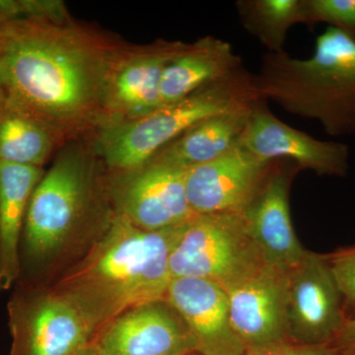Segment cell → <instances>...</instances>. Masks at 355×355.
Segmentation results:
<instances>
[{"instance_id":"obj_28","label":"cell","mask_w":355,"mask_h":355,"mask_svg":"<svg viewBox=\"0 0 355 355\" xmlns=\"http://www.w3.org/2000/svg\"><path fill=\"white\" fill-rule=\"evenodd\" d=\"M184 355H200V354H197V352H191V354H184Z\"/></svg>"},{"instance_id":"obj_15","label":"cell","mask_w":355,"mask_h":355,"mask_svg":"<svg viewBox=\"0 0 355 355\" xmlns=\"http://www.w3.org/2000/svg\"><path fill=\"white\" fill-rule=\"evenodd\" d=\"M231 320L247 349L287 340V272L265 263L224 289Z\"/></svg>"},{"instance_id":"obj_12","label":"cell","mask_w":355,"mask_h":355,"mask_svg":"<svg viewBox=\"0 0 355 355\" xmlns=\"http://www.w3.org/2000/svg\"><path fill=\"white\" fill-rule=\"evenodd\" d=\"M99 355H184L196 352L183 319L167 300L139 305L96 331Z\"/></svg>"},{"instance_id":"obj_10","label":"cell","mask_w":355,"mask_h":355,"mask_svg":"<svg viewBox=\"0 0 355 355\" xmlns=\"http://www.w3.org/2000/svg\"><path fill=\"white\" fill-rule=\"evenodd\" d=\"M188 46L181 42L162 41L137 50L119 49L107 78L102 125L135 120L163 106V71Z\"/></svg>"},{"instance_id":"obj_25","label":"cell","mask_w":355,"mask_h":355,"mask_svg":"<svg viewBox=\"0 0 355 355\" xmlns=\"http://www.w3.org/2000/svg\"><path fill=\"white\" fill-rule=\"evenodd\" d=\"M331 345L338 355H355V317L345 320Z\"/></svg>"},{"instance_id":"obj_19","label":"cell","mask_w":355,"mask_h":355,"mask_svg":"<svg viewBox=\"0 0 355 355\" xmlns=\"http://www.w3.org/2000/svg\"><path fill=\"white\" fill-rule=\"evenodd\" d=\"M259 102L200 121L153 159L188 170L220 157L239 144L252 110Z\"/></svg>"},{"instance_id":"obj_20","label":"cell","mask_w":355,"mask_h":355,"mask_svg":"<svg viewBox=\"0 0 355 355\" xmlns=\"http://www.w3.org/2000/svg\"><path fill=\"white\" fill-rule=\"evenodd\" d=\"M243 27L268 53H284L287 33L307 25L306 0H239L236 2Z\"/></svg>"},{"instance_id":"obj_17","label":"cell","mask_w":355,"mask_h":355,"mask_svg":"<svg viewBox=\"0 0 355 355\" xmlns=\"http://www.w3.org/2000/svg\"><path fill=\"white\" fill-rule=\"evenodd\" d=\"M242 58L228 42L207 36L189 44L188 48L168 64L160 83L163 105L180 101L211 83L241 71Z\"/></svg>"},{"instance_id":"obj_27","label":"cell","mask_w":355,"mask_h":355,"mask_svg":"<svg viewBox=\"0 0 355 355\" xmlns=\"http://www.w3.org/2000/svg\"><path fill=\"white\" fill-rule=\"evenodd\" d=\"M6 108V103H4L3 92H2L1 86H0V112L3 111Z\"/></svg>"},{"instance_id":"obj_23","label":"cell","mask_w":355,"mask_h":355,"mask_svg":"<svg viewBox=\"0 0 355 355\" xmlns=\"http://www.w3.org/2000/svg\"><path fill=\"white\" fill-rule=\"evenodd\" d=\"M328 260L343 299L355 305V248L331 254Z\"/></svg>"},{"instance_id":"obj_8","label":"cell","mask_w":355,"mask_h":355,"mask_svg":"<svg viewBox=\"0 0 355 355\" xmlns=\"http://www.w3.org/2000/svg\"><path fill=\"white\" fill-rule=\"evenodd\" d=\"M343 300L328 257L307 250L287 272V340L331 345L345 321Z\"/></svg>"},{"instance_id":"obj_11","label":"cell","mask_w":355,"mask_h":355,"mask_svg":"<svg viewBox=\"0 0 355 355\" xmlns=\"http://www.w3.org/2000/svg\"><path fill=\"white\" fill-rule=\"evenodd\" d=\"M300 168L279 159L256 195L242 210L248 232L268 265L284 272L291 270L307 250L299 242L291 216L289 193Z\"/></svg>"},{"instance_id":"obj_24","label":"cell","mask_w":355,"mask_h":355,"mask_svg":"<svg viewBox=\"0 0 355 355\" xmlns=\"http://www.w3.org/2000/svg\"><path fill=\"white\" fill-rule=\"evenodd\" d=\"M243 355H338L333 345H307L284 340L247 349Z\"/></svg>"},{"instance_id":"obj_6","label":"cell","mask_w":355,"mask_h":355,"mask_svg":"<svg viewBox=\"0 0 355 355\" xmlns=\"http://www.w3.org/2000/svg\"><path fill=\"white\" fill-rule=\"evenodd\" d=\"M265 263L242 212L193 216L180 228L169 259L172 279L209 280L223 289Z\"/></svg>"},{"instance_id":"obj_2","label":"cell","mask_w":355,"mask_h":355,"mask_svg":"<svg viewBox=\"0 0 355 355\" xmlns=\"http://www.w3.org/2000/svg\"><path fill=\"white\" fill-rule=\"evenodd\" d=\"M181 226L142 230L114 214L51 291L78 310L94 335L125 311L166 300L172 280L170 254Z\"/></svg>"},{"instance_id":"obj_18","label":"cell","mask_w":355,"mask_h":355,"mask_svg":"<svg viewBox=\"0 0 355 355\" xmlns=\"http://www.w3.org/2000/svg\"><path fill=\"white\" fill-rule=\"evenodd\" d=\"M44 172L41 167L0 161V292L19 277V245L30 198Z\"/></svg>"},{"instance_id":"obj_22","label":"cell","mask_w":355,"mask_h":355,"mask_svg":"<svg viewBox=\"0 0 355 355\" xmlns=\"http://www.w3.org/2000/svg\"><path fill=\"white\" fill-rule=\"evenodd\" d=\"M307 26L327 23L355 41V0H306Z\"/></svg>"},{"instance_id":"obj_26","label":"cell","mask_w":355,"mask_h":355,"mask_svg":"<svg viewBox=\"0 0 355 355\" xmlns=\"http://www.w3.org/2000/svg\"><path fill=\"white\" fill-rule=\"evenodd\" d=\"M76 355H99L98 352H96L94 347L92 345H89L88 347H86L85 349L79 352Z\"/></svg>"},{"instance_id":"obj_14","label":"cell","mask_w":355,"mask_h":355,"mask_svg":"<svg viewBox=\"0 0 355 355\" xmlns=\"http://www.w3.org/2000/svg\"><path fill=\"white\" fill-rule=\"evenodd\" d=\"M275 160L257 157L238 144L227 153L187 171V197L196 214L241 212Z\"/></svg>"},{"instance_id":"obj_9","label":"cell","mask_w":355,"mask_h":355,"mask_svg":"<svg viewBox=\"0 0 355 355\" xmlns=\"http://www.w3.org/2000/svg\"><path fill=\"white\" fill-rule=\"evenodd\" d=\"M13 355H76L94 331L69 300L57 292H33L11 304Z\"/></svg>"},{"instance_id":"obj_1","label":"cell","mask_w":355,"mask_h":355,"mask_svg":"<svg viewBox=\"0 0 355 355\" xmlns=\"http://www.w3.org/2000/svg\"><path fill=\"white\" fill-rule=\"evenodd\" d=\"M118 50L69 22L22 18L0 25L4 109L33 116L60 139L99 128Z\"/></svg>"},{"instance_id":"obj_4","label":"cell","mask_w":355,"mask_h":355,"mask_svg":"<svg viewBox=\"0 0 355 355\" xmlns=\"http://www.w3.org/2000/svg\"><path fill=\"white\" fill-rule=\"evenodd\" d=\"M259 97L319 121L331 137L355 135V41L328 27L310 58L266 53L254 74Z\"/></svg>"},{"instance_id":"obj_13","label":"cell","mask_w":355,"mask_h":355,"mask_svg":"<svg viewBox=\"0 0 355 355\" xmlns=\"http://www.w3.org/2000/svg\"><path fill=\"white\" fill-rule=\"evenodd\" d=\"M239 144L263 160L292 161L300 170L320 176L345 177L349 169L347 144L318 140L289 127L270 112L266 101L254 105Z\"/></svg>"},{"instance_id":"obj_3","label":"cell","mask_w":355,"mask_h":355,"mask_svg":"<svg viewBox=\"0 0 355 355\" xmlns=\"http://www.w3.org/2000/svg\"><path fill=\"white\" fill-rule=\"evenodd\" d=\"M94 146H65L44 173L26 214L24 249L38 266L57 263L90 229L106 227L114 216ZM102 229V228H99Z\"/></svg>"},{"instance_id":"obj_5","label":"cell","mask_w":355,"mask_h":355,"mask_svg":"<svg viewBox=\"0 0 355 355\" xmlns=\"http://www.w3.org/2000/svg\"><path fill=\"white\" fill-rule=\"evenodd\" d=\"M259 101L263 100L257 93L254 74L244 69L141 118L104 123L93 146L111 172L125 171L146 164L200 121Z\"/></svg>"},{"instance_id":"obj_16","label":"cell","mask_w":355,"mask_h":355,"mask_svg":"<svg viewBox=\"0 0 355 355\" xmlns=\"http://www.w3.org/2000/svg\"><path fill=\"white\" fill-rule=\"evenodd\" d=\"M166 300L183 319L200 355H243L247 347L236 333L226 291L209 280L172 279Z\"/></svg>"},{"instance_id":"obj_7","label":"cell","mask_w":355,"mask_h":355,"mask_svg":"<svg viewBox=\"0 0 355 355\" xmlns=\"http://www.w3.org/2000/svg\"><path fill=\"white\" fill-rule=\"evenodd\" d=\"M188 170L151 159L125 171L111 172L106 190L114 214L142 230L183 225L197 214L187 197Z\"/></svg>"},{"instance_id":"obj_21","label":"cell","mask_w":355,"mask_h":355,"mask_svg":"<svg viewBox=\"0 0 355 355\" xmlns=\"http://www.w3.org/2000/svg\"><path fill=\"white\" fill-rule=\"evenodd\" d=\"M58 139L33 116L8 109L0 112V161L42 168Z\"/></svg>"}]
</instances>
